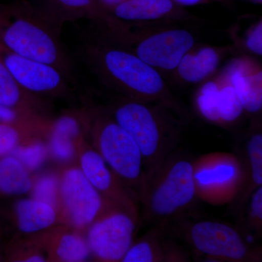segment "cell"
I'll use <instances>...</instances> for the list:
<instances>
[{"mask_svg": "<svg viewBox=\"0 0 262 262\" xmlns=\"http://www.w3.org/2000/svg\"><path fill=\"white\" fill-rule=\"evenodd\" d=\"M0 58L18 85L34 94L66 92L70 81L53 66L19 56L0 47Z\"/></svg>", "mask_w": 262, "mask_h": 262, "instance_id": "30bf717a", "label": "cell"}, {"mask_svg": "<svg viewBox=\"0 0 262 262\" xmlns=\"http://www.w3.org/2000/svg\"><path fill=\"white\" fill-rule=\"evenodd\" d=\"M58 181L53 176H43L38 179L33 187L34 199L47 203L54 208L58 195Z\"/></svg>", "mask_w": 262, "mask_h": 262, "instance_id": "484cf974", "label": "cell"}, {"mask_svg": "<svg viewBox=\"0 0 262 262\" xmlns=\"http://www.w3.org/2000/svg\"><path fill=\"white\" fill-rule=\"evenodd\" d=\"M26 261H44V258L42 257L40 255H33V256H29L25 260Z\"/></svg>", "mask_w": 262, "mask_h": 262, "instance_id": "d6a6232c", "label": "cell"}, {"mask_svg": "<svg viewBox=\"0 0 262 262\" xmlns=\"http://www.w3.org/2000/svg\"><path fill=\"white\" fill-rule=\"evenodd\" d=\"M98 4L103 8L105 11L110 13L112 10L119 5L125 3L127 0H97Z\"/></svg>", "mask_w": 262, "mask_h": 262, "instance_id": "4dcf8cb0", "label": "cell"}, {"mask_svg": "<svg viewBox=\"0 0 262 262\" xmlns=\"http://www.w3.org/2000/svg\"><path fill=\"white\" fill-rule=\"evenodd\" d=\"M18 133L8 123L0 122V158L11 154L18 146Z\"/></svg>", "mask_w": 262, "mask_h": 262, "instance_id": "83f0119b", "label": "cell"}, {"mask_svg": "<svg viewBox=\"0 0 262 262\" xmlns=\"http://www.w3.org/2000/svg\"><path fill=\"white\" fill-rule=\"evenodd\" d=\"M79 133V127L75 119L70 117H62L55 125L51 141V149L58 159H70L74 154L72 139Z\"/></svg>", "mask_w": 262, "mask_h": 262, "instance_id": "ffe728a7", "label": "cell"}, {"mask_svg": "<svg viewBox=\"0 0 262 262\" xmlns=\"http://www.w3.org/2000/svg\"><path fill=\"white\" fill-rule=\"evenodd\" d=\"M228 50L229 47L195 46L179 62L174 77L183 83H203L214 75Z\"/></svg>", "mask_w": 262, "mask_h": 262, "instance_id": "2e32d148", "label": "cell"}, {"mask_svg": "<svg viewBox=\"0 0 262 262\" xmlns=\"http://www.w3.org/2000/svg\"><path fill=\"white\" fill-rule=\"evenodd\" d=\"M11 155L18 159L27 170H34L39 168L45 161L47 151L41 143H34L27 146H17Z\"/></svg>", "mask_w": 262, "mask_h": 262, "instance_id": "d4e9b609", "label": "cell"}, {"mask_svg": "<svg viewBox=\"0 0 262 262\" xmlns=\"http://www.w3.org/2000/svg\"><path fill=\"white\" fill-rule=\"evenodd\" d=\"M184 237L196 252L216 261H259L261 252L253 249L242 234L230 225L201 220L186 227Z\"/></svg>", "mask_w": 262, "mask_h": 262, "instance_id": "ba28073f", "label": "cell"}, {"mask_svg": "<svg viewBox=\"0 0 262 262\" xmlns=\"http://www.w3.org/2000/svg\"><path fill=\"white\" fill-rule=\"evenodd\" d=\"M61 191L66 211L76 227L92 224L110 203L80 169L72 168L66 172L62 179Z\"/></svg>", "mask_w": 262, "mask_h": 262, "instance_id": "8fae6325", "label": "cell"}, {"mask_svg": "<svg viewBox=\"0 0 262 262\" xmlns=\"http://www.w3.org/2000/svg\"><path fill=\"white\" fill-rule=\"evenodd\" d=\"M208 1H215L217 2V3H222V4L224 5H228L230 3V2L232 1V0H208Z\"/></svg>", "mask_w": 262, "mask_h": 262, "instance_id": "836d02e7", "label": "cell"}, {"mask_svg": "<svg viewBox=\"0 0 262 262\" xmlns=\"http://www.w3.org/2000/svg\"><path fill=\"white\" fill-rule=\"evenodd\" d=\"M196 198L192 161L173 153L146 176L139 196L146 220L163 227L189 210Z\"/></svg>", "mask_w": 262, "mask_h": 262, "instance_id": "277c9868", "label": "cell"}, {"mask_svg": "<svg viewBox=\"0 0 262 262\" xmlns=\"http://www.w3.org/2000/svg\"><path fill=\"white\" fill-rule=\"evenodd\" d=\"M167 227L155 226L133 244L122 258L123 262L187 261L186 253L168 238Z\"/></svg>", "mask_w": 262, "mask_h": 262, "instance_id": "9a60e30c", "label": "cell"}, {"mask_svg": "<svg viewBox=\"0 0 262 262\" xmlns=\"http://www.w3.org/2000/svg\"><path fill=\"white\" fill-rule=\"evenodd\" d=\"M137 211L108 203L88 234L91 252L101 261H121L134 244Z\"/></svg>", "mask_w": 262, "mask_h": 262, "instance_id": "9c48e42d", "label": "cell"}, {"mask_svg": "<svg viewBox=\"0 0 262 262\" xmlns=\"http://www.w3.org/2000/svg\"><path fill=\"white\" fill-rule=\"evenodd\" d=\"M107 40L125 48L161 73H173L184 55L196 46L192 32L181 28L147 29L127 23Z\"/></svg>", "mask_w": 262, "mask_h": 262, "instance_id": "5b68a950", "label": "cell"}, {"mask_svg": "<svg viewBox=\"0 0 262 262\" xmlns=\"http://www.w3.org/2000/svg\"><path fill=\"white\" fill-rule=\"evenodd\" d=\"M108 13L117 20L132 24L201 20L172 0H127Z\"/></svg>", "mask_w": 262, "mask_h": 262, "instance_id": "7c38bea8", "label": "cell"}, {"mask_svg": "<svg viewBox=\"0 0 262 262\" xmlns=\"http://www.w3.org/2000/svg\"><path fill=\"white\" fill-rule=\"evenodd\" d=\"M94 136L98 151L120 182L139 198L146 179L144 158L134 139L113 118L98 117Z\"/></svg>", "mask_w": 262, "mask_h": 262, "instance_id": "8992f818", "label": "cell"}, {"mask_svg": "<svg viewBox=\"0 0 262 262\" xmlns=\"http://www.w3.org/2000/svg\"><path fill=\"white\" fill-rule=\"evenodd\" d=\"M241 1L248 2V3H254V4L261 5L262 0H241Z\"/></svg>", "mask_w": 262, "mask_h": 262, "instance_id": "e575fe53", "label": "cell"}, {"mask_svg": "<svg viewBox=\"0 0 262 262\" xmlns=\"http://www.w3.org/2000/svg\"><path fill=\"white\" fill-rule=\"evenodd\" d=\"M81 59L101 84L124 97L163 103L182 113L161 74L125 48L97 33L84 41Z\"/></svg>", "mask_w": 262, "mask_h": 262, "instance_id": "6da1fadb", "label": "cell"}, {"mask_svg": "<svg viewBox=\"0 0 262 262\" xmlns=\"http://www.w3.org/2000/svg\"><path fill=\"white\" fill-rule=\"evenodd\" d=\"M23 92L27 91L15 82L0 58V105L13 108L20 103Z\"/></svg>", "mask_w": 262, "mask_h": 262, "instance_id": "cb8c5ba5", "label": "cell"}, {"mask_svg": "<svg viewBox=\"0 0 262 262\" xmlns=\"http://www.w3.org/2000/svg\"><path fill=\"white\" fill-rule=\"evenodd\" d=\"M182 113L168 105L123 98L113 119L136 141L144 158L146 177L173 154L180 139Z\"/></svg>", "mask_w": 262, "mask_h": 262, "instance_id": "3957f363", "label": "cell"}, {"mask_svg": "<svg viewBox=\"0 0 262 262\" xmlns=\"http://www.w3.org/2000/svg\"><path fill=\"white\" fill-rule=\"evenodd\" d=\"M245 48L253 54L261 56L262 55V20L253 24L245 35Z\"/></svg>", "mask_w": 262, "mask_h": 262, "instance_id": "f1b7e54d", "label": "cell"}, {"mask_svg": "<svg viewBox=\"0 0 262 262\" xmlns=\"http://www.w3.org/2000/svg\"><path fill=\"white\" fill-rule=\"evenodd\" d=\"M196 198L211 206L229 204L242 192L246 170L232 153L216 151L192 162Z\"/></svg>", "mask_w": 262, "mask_h": 262, "instance_id": "52a82bcc", "label": "cell"}, {"mask_svg": "<svg viewBox=\"0 0 262 262\" xmlns=\"http://www.w3.org/2000/svg\"><path fill=\"white\" fill-rule=\"evenodd\" d=\"M19 229L26 233L37 232L54 223V208L36 199L22 200L15 206Z\"/></svg>", "mask_w": 262, "mask_h": 262, "instance_id": "e0dca14e", "label": "cell"}, {"mask_svg": "<svg viewBox=\"0 0 262 262\" xmlns=\"http://www.w3.org/2000/svg\"><path fill=\"white\" fill-rule=\"evenodd\" d=\"M247 225L255 233H261L262 186L256 187L248 198Z\"/></svg>", "mask_w": 262, "mask_h": 262, "instance_id": "4316f807", "label": "cell"}, {"mask_svg": "<svg viewBox=\"0 0 262 262\" xmlns=\"http://www.w3.org/2000/svg\"><path fill=\"white\" fill-rule=\"evenodd\" d=\"M90 252L88 243L75 234L63 235L56 247V256L63 261H83L89 257Z\"/></svg>", "mask_w": 262, "mask_h": 262, "instance_id": "603a6c76", "label": "cell"}, {"mask_svg": "<svg viewBox=\"0 0 262 262\" xmlns=\"http://www.w3.org/2000/svg\"><path fill=\"white\" fill-rule=\"evenodd\" d=\"M29 170L13 155L0 159V192L6 194H22L32 188Z\"/></svg>", "mask_w": 262, "mask_h": 262, "instance_id": "ac0fdd59", "label": "cell"}, {"mask_svg": "<svg viewBox=\"0 0 262 262\" xmlns=\"http://www.w3.org/2000/svg\"><path fill=\"white\" fill-rule=\"evenodd\" d=\"M216 77L220 82L218 92L220 126H231L236 124L243 116L245 113L244 107L227 76L221 72Z\"/></svg>", "mask_w": 262, "mask_h": 262, "instance_id": "d6986e66", "label": "cell"}, {"mask_svg": "<svg viewBox=\"0 0 262 262\" xmlns=\"http://www.w3.org/2000/svg\"><path fill=\"white\" fill-rule=\"evenodd\" d=\"M61 31L30 2L0 7V47L53 66L72 83L73 62L61 42Z\"/></svg>", "mask_w": 262, "mask_h": 262, "instance_id": "7a4b0ae2", "label": "cell"}, {"mask_svg": "<svg viewBox=\"0 0 262 262\" xmlns=\"http://www.w3.org/2000/svg\"><path fill=\"white\" fill-rule=\"evenodd\" d=\"M235 90L245 113L255 115L262 108V70L258 62L248 56L229 62L222 71Z\"/></svg>", "mask_w": 262, "mask_h": 262, "instance_id": "4fadbf2b", "label": "cell"}, {"mask_svg": "<svg viewBox=\"0 0 262 262\" xmlns=\"http://www.w3.org/2000/svg\"><path fill=\"white\" fill-rule=\"evenodd\" d=\"M246 153L249 167V185L245 194L248 198L253 190L262 186V134L259 126L253 129L248 136Z\"/></svg>", "mask_w": 262, "mask_h": 262, "instance_id": "7402d4cb", "label": "cell"}, {"mask_svg": "<svg viewBox=\"0 0 262 262\" xmlns=\"http://www.w3.org/2000/svg\"><path fill=\"white\" fill-rule=\"evenodd\" d=\"M182 7L196 6V5H206L210 3L208 0H172Z\"/></svg>", "mask_w": 262, "mask_h": 262, "instance_id": "1f68e13d", "label": "cell"}, {"mask_svg": "<svg viewBox=\"0 0 262 262\" xmlns=\"http://www.w3.org/2000/svg\"><path fill=\"white\" fill-rule=\"evenodd\" d=\"M220 82L218 77L209 79L201 84L194 96V107L202 118L220 126L218 113V92Z\"/></svg>", "mask_w": 262, "mask_h": 262, "instance_id": "44dd1931", "label": "cell"}, {"mask_svg": "<svg viewBox=\"0 0 262 262\" xmlns=\"http://www.w3.org/2000/svg\"><path fill=\"white\" fill-rule=\"evenodd\" d=\"M30 3L61 30L63 24L81 19H89L94 26H101L113 18L97 0H34Z\"/></svg>", "mask_w": 262, "mask_h": 262, "instance_id": "5bb4252c", "label": "cell"}, {"mask_svg": "<svg viewBox=\"0 0 262 262\" xmlns=\"http://www.w3.org/2000/svg\"><path fill=\"white\" fill-rule=\"evenodd\" d=\"M15 117L16 115L13 108L0 105V122L10 123L14 121Z\"/></svg>", "mask_w": 262, "mask_h": 262, "instance_id": "f546056e", "label": "cell"}]
</instances>
